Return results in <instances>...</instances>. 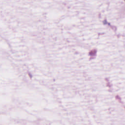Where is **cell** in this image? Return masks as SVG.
<instances>
[]
</instances>
